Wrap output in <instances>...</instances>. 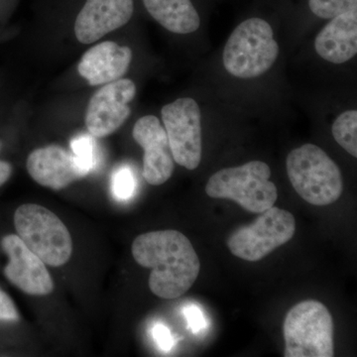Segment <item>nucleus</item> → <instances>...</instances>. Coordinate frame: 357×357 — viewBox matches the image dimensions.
I'll list each match as a JSON object with an SVG mask.
<instances>
[{
    "instance_id": "nucleus-4",
    "label": "nucleus",
    "mask_w": 357,
    "mask_h": 357,
    "mask_svg": "<svg viewBox=\"0 0 357 357\" xmlns=\"http://www.w3.org/2000/svg\"><path fill=\"white\" fill-rule=\"evenodd\" d=\"M270 177L271 169L266 163L250 161L211 175L206 192L211 198L231 199L245 211L260 213L272 208L278 199L276 185Z\"/></svg>"
},
{
    "instance_id": "nucleus-24",
    "label": "nucleus",
    "mask_w": 357,
    "mask_h": 357,
    "mask_svg": "<svg viewBox=\"0 0 357 357\" xmlns=\"http://www.w3.org/2000/svg\"><path fill=\"white\" fill-rule=\"evenodd\" d=\"M2 143L0 141V149H1ZM13 175V166L9 162L0 160V187L6 184L7 181Z\"/></svg>"
},
{
    "instance_id": "nucleus-16",
    "label": "nucleus",
    "mask_w": 357,
    "mask_h": 357,
    "mask_svg": "<svg viewBox=\"0 0 357 357\" xmlns=\"http://www.w3.org/2000/svg\"><path fill=\"white\" fill-rule=\"evenodd\" d=\"M148 13L160 25L175 34H190L201 26L192 0H143Z\"/></svg>"
},
{
    "instance_id": "nucleus-5",
    "label": "nucleus",
    "mask_w": 357,
    "mask_h": 357,
    "mask_svg": "<svg viewBox=\"0 0 357 357\" xmlns=\"http://www.w3.org/2000/svg\"><path fill=\"white\" fill-rule=\"evenodd\" d=\"M14 225L21 241L45 264L60 267L70 259L72 236L53 211L36 204H22L14 213Z\"/></svg>"
},
{
    "instance_id": "nucleus-8",
    "label": "nucleus",
    "mask_w": 357,
    "mask_h": 357,
    "mask_svg": "<svg viewBox=\"0 0 357 357\" xmlns=\"http://www.w3.org/2000/svg\"><path fill=\"white\" fill-rule=\"evenodd\" d=\"M162 121L168 136L174 161L188 170L202 161V112L192 98H181L164 105Z\"/></svg>"
},
{
    "instance_id": "nucleus-11",
    "label": "nucleus",
    "mask_w": 357,
    "mask_h": 357,
    "mask_svg": "<svg viewBox=\"0 0 357 357\" xmlns=\"http://www.w3.org/2000/svg\"><path fill=\"white\" fill-rule=\"evenodd\" d=\"M132 136L144 150L143 178L148 184L163 185L172 177L175 161L161 121L155 115L140 117L134 124Z\"/></svg>"
},
{
    "instance_id": "nucleus-22",
    "label": "nucleus",
    "mask_w": 357,
    "mask_h": 357,
    "mask_svg": "<svg viewBox=\"0 0 357 357\" xmlns=\"http://www.w3.org/2000/svg\"><path fill=\"white\" fill-rule=\"evenodd\" d=\"M184 314L187 319L188 326L194 333H198L201 331L204 330L208 326L206 319L204 318L203 312L201 309L194 305L185 307L184 309Z\"/></svg>"
},
{
    "instance_id": "nucleus-2",
    "label": "nucleus",
    "mask_w": 357,
    "mask_h": 357,
    "mask_svg": "<svg viewBox=\"0 0 357 357\" xmlns=\"http://www.w3.org/2000/svg\"><path fill=\"white\" fill-rule=\"evenodd\" d=\"M280 53L272 26L262 18L244 20L230 35L222 54L225 70L239 79H255L271 69Z\"/></svg>"
},
{
    "instance_id": "nucleus-19",
    "label": "nucleus",
    "mask_w": 357,
    "mask_h": 357,
    "mask_svg": "<svg viewBox=\"0 0 357 357\" xmlns=\"http://www.w3.org/2000/svg\"><path fill=\"white\" fill-rule=\"evenodd\" d=\"M70 147L79 165L83 167L86 172H91L96 164L93 136H77L70 142Z\"/></svg>"
},
{
    "instance_id": "nucleus-20",
    "label": "nucleus",
    "mask_w": 357,
    "mask_h": 357,
    "mask_svg": "<svg viewBox=\"0 0 357 357\" xmlns=\"http://www.w3.org/2000/svg\"><path fill=\"white\" fill-rule=\"evenodd\" d=\"M135 191V178L130 169L121 168L112 177V192L119 201H128Z\"/></svg>"
},
{
    "instance_id": "nucleus-18",
    "label": "nucleus",
    "mask_w": 357,
    "mask_h": 357,
    "mask_svg": "<svg viewBox=\"0 0 357 357\" xmlns=\"http://www.w3.org/2000/svg\"><path fill=\"white\" fill-rule=\"evenodd\" d=\"M310 10L321 20H332L340 14L357 9V0H309Z\"/></svg>"
},
{
    "instance_id": "nucleus-7",
    "label": "nucleus",
    "mask_w": 357,
    "mask_h": 357,
    "mask_svg": "<svg viewBox=\"0 0 357 357\" xmlns=\"http://www.w3.org/2000/svg\"><path fill=\"white\" fill-rule=\"evenodd\" d=\"M296 220L288 211L272 206L251 225L239 227L227 239L230 252L245 261H259L293 238Z\"/></svg>"
},
{
    "instance_id": "nucleus-3",
    "label": "nucleus",
    "mask_w": 357,
    "mask_h": 357,
    "mask_svg": "<svg viewBox=\"0 0 357 357\" xmlns=\"http://www.w3.org/2000/svg\"><path fill=\"white\" fill-rule=\"evenodd\" d=\"M289 180L301 198L314 206L335 203L344 192V178L323 149L305 144L292 150L286 161Z\"/></svg>"
},
{
    "instance_id": "nucleus-17",
    "label": "nucleus",
    "mask_w": 357,
    "mask_h": 357,
    "mask_svg": "<svg viewBox=\"0 0 357 357\" xmlns=\"http://www.w3.org/2000/svg\"><path fill=\"white\" fill-rule=\"evenodd\" d=\"M333 138L347 153L357 157V112L347 110L337 117L332 126Z\"/></svg>"
},
{
    "instance_id": "nucleus-13",
    "label": "nucleus",
    "mask_w": 357,
    "mask_h": 357,
    "mask_svg": "<svg viewBox=\"0 0 357 357\" xmlns=\"http://www.w3.org/2000/svg\"><path fill=\"white\" fill-rule=\"evenodd\" d=\"M26 168L35 182L55 191L65 189L89 174L74 154L59 145L35 149L28 156Z\"/></svg>"
},
{
    "instance_id": "nucleus-10",
    "label": "nucleus",
    "mask_w": 357,
    "mask_h": 357,
    "mask_svg": "<svg viewBox=\"0 0 357 357\" xmlns=\"http://www.w3.org/2000/svg\"><path fill=\"white\" fill-rule=\"evenodd\" d=\"M0 245L8 257L3 269L7 280L28 295L46 296L53 292L54 282L46 264L17 234L2 237Z\"/></svg>"
},
{
    "instance_id": "nucleus-6",
    "label": "nucleus",
    "mask_w": 357,
    "mask_h": 357,
    "mask_svg": "<svg viewBox=\"0 0 357 357\" xmlns=\"http://www.w3.org/2000/svg\"><path fill=\"white\" fill-rule=\"evenodd\" d=\"M286 357H333L332 314L319 301H303L284 321Z\"/></svg>"
},
{
    "instance_id": "nucleus-9",
    "label": "nucleus",
    "mask_w": 357,
    "mask_h": 357,
    "mask_svg": "<svg viewBox=\"0 0 357 357\" xmlns=\"http://www.w3.org/2000/svg\"><path fill=\"white\" fill-rule=\"evenodd\" d=\"M136 91L135 84L129 79H119L98 89L89 100L84 119L89 134L103 138L119 130L130 116L129 103Z\"/></svg>"
},
{
    "instance_id": "nucleus-21",
    "label": "nucleus",
    "mask_w": 357,
    "mask_h": 357,
    "mask_svg": "<svg viewBox=\"0 0 357 357\" xmlns=\"http://www.w3.org/2000/svg\"><path fill=\"white\" fill-rule=\"evenodd\" d=\"M20 321V312L8 294L0 288V321L16 323Z\"/></svg>"
},
{
    "instance_id": "nucleus-23",
    "label": "nucleus",
    "mask_w": 357,
    "mask_h": 357,
    "mask_svg": "<svg viewBox=\"0 0 357 357\" xmlns=\"http://www.w3.org/2000/svg\"><path fill=\"white\" fill-rule=\"evenodd\" d=\"M153 337L157 345L164 351H170L174 345V340L170 331L166 326L158 324L154 326Z\"/></svg>"
},
{
    "instance_id": "nucleus-1",
    "label": "nucleus",
    "mask_w": 357,
    "mask_h": 357,
    "mask_svg": "<svg viewBox=\"0 0 357 357\" xmlns=\"http://www.w3.org/2000/svg\"><path fill=\"white\" fill-rule=\"evenodd\" d=\"M131 251L140 266L151 269L149 288L162 299H176L198 279L201 262L191 241L178 230L140 234Z\"/></svg>"
},
{
    "instance_id": "nucleus-12",
    "label": "nucleus",
    "mask_w": 357,
    "mask_h": 357,
    "mask_svg": "<svg viewBox=\"0 0 357 357\" xmlns=\"http://www.w3.org/2000/svg\"><path fill=\"white\" fill-rule=\"evenodd\" d=\"M134 13L133 0H86L75 21L77 41L91 44L128 24Z\"/></svg>"
},
{
    "instance_id": "nucleus-14",
    "label": "nucleus",
    "mask_w": 357,
    "mask_h": 357,
    "mask_svg": "<svg viewBox=\"0 0 357 357\" xmlns=\"http://www.w3.org/2000/svg\"><path fill=\"white\" fill-rule=\"evenodd\" d=\"M132 62V51L112 41L95 45L84 54L77 72L89 86H103L122 79Z\"/></svg>"
},
{
    "instance_id": "nucleus-15",
    "label": "nucleus",
    "mask_w": 357,
    "mask_h": 357,
    "mask_svg": "<svg viewBox=\"0 0 357 357\" xmlns=\"http://www.w3.org/2000/svg\"><path fill=\"white\" fill-rule=\"evenodd\" d=\"M314 49L321 59L344 64L357 53V9L330 20L317 35Z\"/></svg>"
}]
</instances>
